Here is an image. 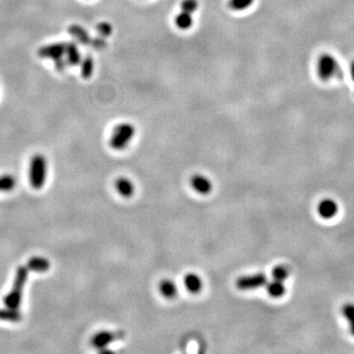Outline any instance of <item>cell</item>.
I'll return each mask as SVG.
<instances>
[{"instance_id":"cell-1","label":"cell","mask_w":354,"mask_h":354,"mask_svg":"<svg viewBox=\"0 0 354 354\" xmlns=\"http://www.w3.org/2000/svg\"><path fill=\"white\" fill-rule=\"evenodd\" d=\"M28 272V267L21 266L18 268L15 275L13 287L11 291L4 297V304L6 307L14 309H18L20 307L23 295V288L27 281Z\"/></svg>"},{"instance_id":"cell-2","label":"cell","mask_w":354,"mask_h":354,"mask_svg":"<svg viewBox=\"0 0 354 354\" xmlns=\"http://www.w3.org/2000/svg\"><path fill=\"white\" fill-rule=\"evenodd\" d=\"M316 71L319 78L325 82L338 77L341 73L339 62L333 55L329 54H322L318 57Z\"/></svg>"},{"instance_id":"cell-3","label":"cell","mask_w":354,"mask_h":354,"mask_svg":"<svg viewBox=\"0 0 354 354\" xmlns=\"http://www.w3.org/2000/svg\"><path fill=\"white\" fill-rule=\"evenodd\" d=\"M135 133V127L131 123H120L114 128L109 140V145L115 151H122L129 146Z\"/></svg>"},{"instance_id":"cell-4","label":"cell","mask_w":354,"mask_h":354,"mask_svg":"<svg viewBox=\"0 0 354 354\" xmlns=\"http://www.w3.org/2000/svg\"><path fill=\"white\" fill-rule=\"evenodd\" d=\"M47 160L41 154L35 155L30 163V182L31 185L39 190L41 189L47 178Z\"/></svg>"},{"instance_id":"cell-5","label":"cell","mask_w":354,"mask_h":354,"mask_svg":"<svg viewBox=\"0 0 354 354\" xmlns=\"http://www.w3.org/2000/svg\"><path fill=\"white\" fill-rule=\"evenodd\" d=\"M268 281V277L264 272H258L240 276L236 280L235 284L236 287L240 290H253L265 286Z\"/></svg>"},{"instance_id":"cell-6","label":"cell","mask_w":354,"mask_h":354,"mask_svg":"<svg viewBox=\"0 0 354 354\" xmlns=\"http://www.w3.org/2000/svg\"><path fill=\"white\" fill-rule=\"evenodd\" d=\"M65 53H66V44L56 43V44H51L42 47L38 51V55L41 58H48L56 61L60 58H63Z\"/></svg>"},{"instance_id":"cell-7","label":"cell","mask_w":354,"mask_h":354,"mask_svg":"<svg viewBox=\"0 0 354 354\" xmlns=\"http://www.w3.org/2000/svg\"><path fill=\"white\" fill-rule=\"evenodd\" d=\"M191 186L201 195H208L213 190V183L209 177L203 174H195L191 178Z\"/></svg>"},{"instance_id":"cell-8","label":"cell","mask_w":354,"mask_h":354,"mask_svg":"<svg viewBox=\"0 0 354 354\" xmlns=\"http://www.w3.org/2000/svg\"><path fill=\"white\" fill-rule=\"evenodd\" d=\"M117 338V334L109 331V330H103L98 333H96L93 338H92V344L94 347L99 348L104 350L107 348L109 344H111L115 339Z\"/></svg>"},{"instance_id":"cell-9","label":"cell","mask_w":354,"mask_h":354,"mask_svg":"<svg viewBox=\"0 0 354 354\" xmlns=\"http://www.w3.org/2000/svg\"><path fill=\"white\" fill-rule=\"evenodd\" d=\"M115 189L124 198H130L135 193L134 183L127 177H119L115 181Z\"/></svg>"},{"instance_id":"cell-10","label":"cell","mask_w":354,"mask_h":354,"mask_svg":"<svg viewBox=\"0 0 354 354\" xmlns=\"http://www.w3.org/2000/svg\"><path fill=\"white\" fill-rule=\"evenodd\" d=\"M184 285L188 292L192 294H198L203 288V280L199 276V274L189 272L184 277Z\"/></svg>"},{"instance_id":"cell-11","label":"cell","mask_w":354,"mask_h":354,"mask_svg":"<svg viewBox=\"0 0 354 354\" xmlns=\"http://www.w3.org/2000/svg\"><path fill=\"white\" fill-rule=\"evenodd\" d=\"M337 205L331 199H325L320 202L318 207L319 215L324 218H333L337 213Z\"/></svg>"},{"instance_id":"cell-12","label":"cell","mask_w":354,"mask_h":354,"mask_svg":"<svg viewBox=\"0 0 354 354\" xmlns=\"http://www.w3.org/2000/svg\"><path fill=\"white\" fill-rule=\"evenodd\" d=\"M159 288L162 295L166 299H173L178 294V287L176 283L169 278L163 279L160 283Z\"/></svg>"},{"instance_id":"cell-13","label":"cell","mask_w":354,"mask_h":354,"mask_svg":"<svg viewBox=\"0 0 354 354\" xmlns=\"http://www.w3.org/2000/svg\"><path fill=\"white\" fill-rule=\"evenodd\" d=\"M68 33L75 39L77 40L79 43H81L82 45H89L91 44V37L88 33L87 30H85V28H83L80 25L77 24H73L70 27L68 28Z\"/></svg>"},{"instance_id":"cell-14","label":"cell","mask_w":354,"mask_h":354,"mask_svg":"<svg viewBox=\"0 0 354 354\" xmlns=\"http://www.w3.org/2000/svg\"><path fill=\"white\" fill-rule=\"evenodd\" d=\"M66 60L68 65L76 66L79 65L82 61L81 54L77 48V45L75 43H68L66 44Z\"/></svg>"},{"instance_id":"cell-15","label":"cell","mask_w":354,"mask_h":354,"mask_svg":"<svg viewBox=\"0 0 354 354\" xmlns=\"http://www.w3.org/2000/svg\"><path fill=\"white\" fill-rule=\"evenodd\" d=\"M27 267L29 270L34 271V272H47L50 269V267H51V263L46 258L34 257V258H31L29 260Z\"/></svg>"},{"instance_id":"cell-16","label":"cell","mask_w":354,"mask_h":354,"mask_svg":"<svg viewBox=\"0 0 354 354\" xmlns=\"http://www.w3.org/2000/svg\"><path fill=\"white\" fill-rule=\"evenodd\" d=\"M267 292L272 298H280L285 293V285L283 281L272 279V281H268L267 284Z\"/></svg>"},{"instance_id":"cell-17","label":"cell","mask_w":354,"mask_h":354,"mask_svg":"<svg viewBox=\"0 0 354 354\" xmlns=\"http://www.w3.org/2000/svg\"><path fill=\"white\" fill-rule=\"evenodd\" d=\"M22 319L21 313L18 309L6 307L5 309H0V320L8 322H19Z\"/></svg>"},{"instance_id":"cell-18","label":"cell","mask_w":354,"mask_h":354,"mask_svg":"<svg viewBox=\"0 0 354 354\" xmlns=\"http://www.w3.org/2000/svg\"><path fill=\"white\" fill-rule=\"evenodd\" d=\"M176 26L181 30H188L193 26V17L192 14L182 11L175 18Z\"/></svg>"},{"instance_id":"cell-19","label":"cell","mask_w":354,"mask_h":354,"mask_svg":"<svg viewBox=\"0 0 354 354\" xmlns=\"http://www.w3.org/2000/svg\"><path fill=\"white\" fill-rule=\"evenodd\" d=\"M94 72V60L91 56H86L81 61V74L83 78L89 79Z\"/></svg>"},{"instance_id":"cell-20","label":"cell","mask_w":354,"mask_h":354,"mask_svg":"<svg viewBox=\"0 0 354 354\" xmlns=\"http://www.w3.org/2000/svg\"><path fill=\"white\" fill-rule=\"evenodd\" d=\"M16 186V180L12 175L0 176V192L12 191Z\"/></svg>"},{"instance_id":"cell-21","label":"cell","mask_w":354,"mask_h":354,"mask_svg":"<svg viewBox=\"0 0 354 354\" xmlns=\"http://www.w3.org/2000/svg\"><path fill=\"white\" fill-rule=\"evenodd\" d=\"M288 275H289V270L286 266L278 265L272 269V279L284 282V280L288 277Z\"/></svg>"},{"instance_id":"cell-22","label":"cell","mask_w":354,"mask_h":354,"mask_svg":"<svg viewBox=\"0 0 354 354\" xmlns=\"http://www.w3.org/2000/svg\"><path fill=\"white\" fill-rule=\"evenodd\" d=\"M254 0H229V7L234 11H243L248 9Z\"/></svg>"},{"instance_id":"cell-23","label":"cell","mask_w":354,"mask_h":354,"mask_svg":"<svg viewBox=\"0 0 354 354\" xmlns=\"http://www.w3.org/2000/svg\"><path fill=\"white\" fill-rule=\"evenodd\" d=\"M199 7V3L197 0H183L181 3V9L182 11L188 12V13H194Z\"/></svg>"},{"instance_id":"cell-24","label":"cell","mask_w":354,"mask_h":354,"mask_svg":"<svg viewBox=\"0 0 354 354\" xmlns=\"http://www.w3.org/2000/svg\"><path fill=\"white\" fill-rule=\"evenodd\" d=\"M97 30H98L100 36L103 38L109 37L112 34V26L108 22L99 23V25L97 26Z\"/></svg>"},{"instance_id":"cell-25","label":"cell","mask_w":354,"mask_h":354,"mask_svg":"<svg viewBox=\"0 0 354 354\" xmlns=\"http://www.w3.org/2000/svg\"><path fill=\"white\" fill-rule=\"evenodd\" d=\"M342 313L350 325L354 324V304H346L342 309Z\"/></svg>"},{"instance_id":"cell-26","label":"cell","mask_w":354,"mask_h":354,"mask_svg":"<svg viewBox=\"0 0 354 354\" xmlns=\"http://www.w3.org/2000/svg\"><path fill=\"white\" fill-rule=\"evenodd\" d=\"M91 44L93 45V47L97 50H102L104 49L106 46H107V43L106 41L104 40V38H98V39H95V40H92L91 41Z\"/></svg>"},{"instance_id":"cell-27","label":"cell","mask_w":354,"mask_h":354,"mask_svg":"<svg viewBox=\"0 0 354 354\" xmlns=\"http://www.w3.org/2000/svg\"><path fill=\"white\" fill-rule=\"evenodd\" d=\"M55 67L58 71H63L65 69V67L68 65L67 63V60H64L63 58H60L58 60L55 61Z\"/></svg>"},{"instance_id":"cell-28","label":"cell","mask_w":354,"mask_h":354,"mask_svg":"<svg viewBox=\"0 0 354 354\" xmlns=\"http://www.w3.org/2000/svg\"><path fill=\"white\" fill-rule=\"evenodd\" d=\"M349 73H350L351 79L354 81V60L350 63V66H349Z\"/></svg>"},{"instance_id":"cell-29","label":"cell","mask_w":354,"mask_h":354,"mask_svg":"<svg viewBox=\"0 0 354 354\" xmlns=\"http://www.w3.org/2000/svg\"><path fill=\"white\" fill-rule=\"evenodd\" d=\"M350 330H351V332H352V334L354 335V324L353 325H350Z\"/></svg>"}]
</instances>
